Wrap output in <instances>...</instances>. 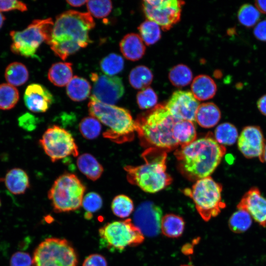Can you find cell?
<instances>
[{"label":"cell","instance_id":"1","mask_svg":"<svg viewBox=\"0 0 266 266\" xmlns=\"http://www.w3.org/2000/svg\"><path fill=\"white\" fill-rule=\"evenodd\" d=\"M95 25L89 12L66 11L56 17L47 44L56 56L65 60L88 45L89 32Z\"/></svg>","mask_w":266,"mask_h":266},{"label":"cell","instance_id":"2","mask_svg":"<svg viewBox=\"0 0 266 266\" xmlns=\"http://www.w3.org/2000/svg\"><path fill=\"white\" fill-rule=\"evenodd\" d=\"M226 152L209 133L203 137L182 145L174 152L180 172L192 181L210 176Z\"/></svg>","mask_w":266,"mask_h":266},{"label":"cell","instance_id":"3","mask_svg":"<svg viewBox=\"0 0 266 266\" xmlns=\"http://www.w3.org/2000/svg\"><path fill=\"white\" fill-rule=\"evenodd\" d=\"M142 156L144 164L124 167L129 183L149 193H157L171 183L172 178L166 171V151L150 147L143 152Z\"/></svg>","mask_w":266,"mask_h":266},{"label":"cell","instance_id":"4","mask_svg":"<svg viewBox=\"0 0 266 266\" xmlns=\"http://www.w3.org/2000/svg\"><path fill=\"white\" fill-rule=\"evenodd\" d=\"M178 121L170 114L165 105L158 104L145 116L136 120V132L152 147L167 152L179 145L173 133Z\"/></svg>","mask_w":266,"mask_h":266},{"label":"cell","instance_id":"5","mask_svg":"<svg viewBox=\"0 0 266 266\" xmlns=\"http://www.w3.org/2000/svg\"><path fill=\"white\" fill-rule=\"evenodd\" d=\"M88 107L90 116L108 128L103 133L105 138L117 143L133 139L137 126L128 110L100 102L91 97Z\"/></svg>","mask_w":266,"mask_h":266},{"label":"cell","instance_id":"6","mask_svg":"<svg viewBox=\"0 0 266 266\" xmlns=\"http://www.w3.org/2000/svg\"><path fill=\"white\" fill-rule=\"evenodd\" d=\"M86 187L74 174L65 172L54 182L48 193L56 213L75 211L82 206Z\"/></svg>","mask_w":266,"mask_h":266},{"label":"cell","instance_id":"7","mask_svg":"<svg viewBox=\"0 0 266 266\" xmlns=\"http://www.w3.org/2000/svg\"><path fill=\"white\" fill-rule=\"evenodd\" d=\"M222 185L208 176L198 180L191 189L183 192L193 200L198 212L207 222L218 216L226 206L222 201Z\"/></svg>","mask_w":266,"mask_h":266},{"label":"cell","instance_id":"8","mask_svg":"<svg viewBox=\"0 0 266 266\" xmlns=\"http://www.w3.org/2000/svg\"><path fill=\"white\" fill-rule=\"evenodd\" d=\"M54 23L51 18L36 19L24 30L11 31V51L14 54L25 57L33 58L40 45L47 43L51 34Z\"/></svg>","mask_w":266,"mask_h":266},{"label":"cell","instance_id":"9","mask_svg":"<svg viewBox=\"0 0 266 266\" xmlns=\"http://www.w3.org/2000/svg\"><path fill=\"white\" fill-rule=\"evenodd\" d=\"M100 244L111 251H122L142 243L144 235L131 219L107 223L99 230Z\"/></svg>","mask_w":266,"mask_h":266},{"label":"cell","instance_id":"10","mask_svg":"<svg viewBox=\"0 0 266 266\" xmlns=\"http://www.w3.org/2000/svg\"><path fill=\"white\" fill-rule=\"evenodd\" d=\"M34 266H77L78 256L72 244L66 239L46 238L36 248Z\"/></svg>","mask_w":266,"mask_h":266},{"label":"cell","instance_id":"11","mask_svg":"<svg viewBox=\"0 0 266 266\" xmlns=\"http://www.w3.org/2000/svg\"><path fill=\"white\" fill-rule=\"evenodd\" d=\"M39 143L53 162L78 155V147L72 134L65 129L53 125L44 132Z\"/></svg>","mask_w":266,"mask_h":266},{"label":"cell","instance_id":"12","mask_svg":"<svg viewBox=\"0 0 266 266\" xmlns=\"http://www.w3.org/2000/svg\"><path fill=\"white\" fill-rule=\"evenodd\" d=\"M184 3L177 0H144L142 5L147 19L167 31L179 22Z\"/></svg>","mask_w":266,"mask_h":266},{"label":"cell","instance_id":"13","mask_svg":"<svg viewBox=\"0 0 266 266\" xmlns=\"http://www.w3.org/2000/svg\"><path fill=\"white\" fill-rule=\"evenodd\" d=\"M90 78L93 82L91 97L97 100L114 105L124 95V86L120 77L93 72Z\"/></svg>","mask_w":266,"mask_h":266},{"label":"cell","instance_id":"14","mask_svg":"<svg viewBox=\"0 0 266 266\" xmlns=\"http://www.w3.org/2000/svg\"><path fill=\"white\" fill-rule=\"evenodd\" d=\"M162 214L159 206L152 201H145L136 208L133 222L144 235L155 236L161 232Z\"/></svg>","mask_w":266,"mask_h":266},{"label":"cell","instance_id":"15","mask_svg":"<svg viewBox=\"0 0 266 266\" xmlns=\"http://www.w3.org/2000/svg\"><path fill=\"white\" fill-rule=\"evenodd\" d=\"M200 103L189 91L178 90L172 94L165 106L170 114L178 120L196 121Z\"/></svg>","mask_w":266,"mask_h":266},{"label":"cell","instance_id":"16","mask_svg":"<svg viewBox=\"0 0 266 266\" xmlns=\"http://www.w3.org/2000/svg\"><path fill=\"white\" fill-rule=\"evenodd\" d=\"M265 145L262 131L259 126L244 127L238 137L239 151L246 158H261Z\"/></svg>","mask_w":266,"mask_h":266},{"label":"cell","instance_id":"17","mask_svg":"<svg viewBox=\"0 0 266 266\" xmlns=\"http://www.w3.org/2000/svg\"><path fill=\"white\" fill-rule=\"evenodd\" d=\"M237 208L247 211L260 226L266 228V199L258 188L249 190L242 197Z\"/></svg>","mask_w":266,"mask_h":266},{"label":"cell","instance_id":"18","mask_svg":"<svg viewBox=\"0 0 266 266\" xmlns=\"http://www.w3.org/2000/svg\"><path fill=\"white\" fill-rule=\"evenodd\" d=\"M51 92L42 85L33 83L28 85L24 94L26 106L35 113L46 112L53 102Z\"/></svg>","mask_w":266,"mask_h":266},{"label":"cell","instance_id":"19","mask_svg":"<svg viewBox=\"0 0 266 266\" xmlns=\"http://www.w3.org/2000/svg\"><path fill=\"white\" fill-rule=\"evenodd\" d=\"M120 49L128 60L135 61L144 55L145 45L140 35L135 33L125 35L120 42Z\"/></svg>","mask_w":266,"mask_h":266},{"label":"cell","instance_id":"20","mask_svg":"<svg viewBox=\"0 0 266 266\" xmlns=\"http://www.w3.org/2000/svg\"><path fill=\"white\" fill-rule=\"evenodd\" d=\"M191 93L199 100L212 98L217 92V85L209 76L201 74L197 76L191 84Z\"/></svg>","mask_w":266,"mask_h":266},{"label":"cell","instance_id":"21","mask_svg":"<svg viewBox=\"0 0 266 266\" xmlns=\"http://www.w3.org/2000/svg\"><path fill=\"white\" fill-rule=\"evenodd\" d=\"M221 111L213 102L203 103L199 106L196 114V121L205 128L215 126L221 118Z\"/></svg>","mask_w":266,"mask_h":266},{"label":"cell","instance_id":"22","mask_svg":"<svg viewBox=\"0 0 266 266\" xmlns=\"http://www.w3.org/2000/svg\"><path fill=\"white\" fill-rule=\"evenodd\" d=\"M4 182L7 189L15 195L24 193L30 185L27 173L19 168L10 170L5 175Z\"/></svg>","mask_w":266,"mask_h":266},{"label":"cell","instance_id":"23","mask_svg":"<svg viewBox=\"0 0 266 266\" xmlns=\"http://www.w3.org/2000/svg\"><path fill=\"white\" fill-rule=\"evenodd\" d=\"M77 166L79 170L92 181L100 178L103 171L102 165L89 153H84L78 157Z\"/></svg>","mask_w":266,"mask_h":266},{"label":"cell","instance_id":"24","mask_svg":"<svg viewBox=\"0 0 266 266\" xmlns=\"http://www.w3.org/2000/svg\"><path fill=\"white\" fill-rule=\"evenodd\" d=\"M72 64L68 62L54 64L50 68L48 78L50 81L58 87L67 85L72 78Z\"/></svg>","mask_w":266,"mask_h":266},{"label":"cell","instance_id":"25","mask_svg":"<svg viewBox=\"0 0 266 266\" xmlns=\"http://www.w3.org/2000/svg\"><path fill=\"white\" fill-rule=\"evenodd\" d=\"M185 221L181 216L173 213H168L162 217L161 232L170 238L180 236L185 228Z\"/></svg>","mask_w":266,"mask_h":266},{"label":"cell","instance_id":"26","mask_svg":"<svg viewBox=\"0 0 266 266\" xmlns=\"http://www.w3.org/2000/svg\"><path fill=\"white\" fill-rule=\"evenodd\" d=\"M91 89V85L86 79L74 76L67 84L66 92L71 100L81 101L89 97Z\"/></svg>","mask_w":266,"mask_h":266},{"label":"cell","instance_id":"27","mask_svg":"<svg viewBox=\"0 0 266 266\" xmlns=\"http://www.w3.org/2000/svg\"><path fill=\"white\" fill-rule=\"evenodd\" d=\"M173 135L179 145L189 144L196 140L197 132L193 122L180 120L174 125Z\"/></svg>","mask_w":266,"mask_h":266},{"label":"cell","instance_id":"28","mask_svg":"<svg viewBox=\"0 0 266 266\" xmlns=\"http://www.w3.org/2000/svg\"><path fill=\"white\" fill-rule=\"evenodd\" d=\"M29 71L22 63L14 62L6 67L4 77L7 83L13 86H20L27 82L29 78Z\"/></svg>","mask_w":266,"mask_h":266},{"label":"cell","instance_id":"29","mask_svg":"<svg viewBox=\"0 0 266 266\" xmlns=\"http://www.w3.org/2000/svg\"><path fill=\"white\" fill-rule=\"evenodd\" d=\"M153 75L151 70L145 66H138L131 71L129 80L131 86L136 89H143L151 84Z\"/></svg>","mask_w":266,"mask_h":266},{"label":"cell","instance_id":"30","mask_svg":"<svg viewBox=\"0 0 266 266\" xmlns=\"http://www.w3.org/2000/svg\"><path fill=\"white\" fill-rule=\"evenodd\" d=\"M252 220L247 211L237 209L230 216L228 220V226L233 233H242L250 229L252 224Z\"/></svg>","mask_w":266,"mask_h":266},{"label":"cell","instance_id":"31","mask_svg":"<svg viewBox=\"0 0 266 266\" xmlns=\"http://www.w3.org/2000/svg\"><path fill=\"white\" fill-rule=\"evenodd\" d=\"M238 137L237 129L233 124L226 122L217 127L214 132V138L222 145H233Z\"/></svg>","mask_w":266,"mask_h":266},{"label":"cell","instance_id":"32","mask_svg":"<svg viewBox=\"0 0 266 266\" xmlns=\"http://www.w3.org/2000/svg\"><path fill=\"white\" fill-rule=\"evenodd\" d=\"M168 78L171 84L177 87H183L189 84L193 79L191 69L184 64H178L169 71Z\"/></svg>","mask_w":266,"mask_h":266},{"label":"cell","instance_id":"33","mask_svg":"<svg viewBox=\"0 0 266 266\" xmlns=\"http://www.w3.org/2000/svg\"><path fill=\"white\" fill-rule=\"evenodd\" d=\"M139 35L143 41L147 45L156 43L161 38L160 26L155 22L146 20L138 27Z\"/></svg>","mask_w":266,"mask_h":266},{"label":"cell","instance_id":"34","mask_svg":"<svg viewBox=\"0 0 266 266\" xmlns=\"http://www.w3.org/2000/svg\"><path fill=\"white\" fill-rule=\"evenodd\" d=\"M19 100L17 89L8 83L0 84V109L9 110L13 108Z\"/></svg>","mask_w":266,"mask_h":266},{"label":"cell","instance_id":"35","mask_svg":"<svg viewBox=\"0 0 266 266\" xmlns=\"http://www.w3.org/2000/svg\"><path fill=\"white\" fill-rule=\"evenodd\" d=\"M111 207L113 214L121 218L129 217L134 209L133 200L125 195H119L114 197Z\"/></svg>","mask_w":266,"mask_h":266},{"label":"cell","instance_id":"36","mask_svg":"<svg viewBox=\"0 0 266 266\" xmlns=\"http://www.w3.org/2000/svg\"><path fill=\"white\" fill-rule=\"evenodd\" d=\"M124 66L123 58L115 53L108 55L100 62L101 70L105 75L109 76H114L118 74L123 70Z\"/></svg>","mask_w":266,"mask_h":266},{"label":"cell","instance_id":"37","mask_svg":"<svg viewBox=\"0 0 266 266\" xmlns=\"http://www.w3.org/2000/svg\"><path fill=\"white\" fill-rule=\"evenodd\" d=\"M239 22L247 28L256 25L260 18L258 10L251 4L245 3L239 8L237 13Z\"/></svg>","mask_w":266,"mask_h":266},{"label":"cell","instance_id":"38","mask_svg":"<svg viewBox=\"0 0 266 266\" xmlns=\"http://www.w3.org/2000/svg\"><path fill=\"white\" fill-rule=\"evenodd\" d=\"M79 129L81 134L84 138L93 139L100 135L101 126L97 119L90 116L81 120L79 125Z\"/></svg>","mask_w":266,"mask_h":266},{"label":"cell","instance_id":"39","mask_svg":"<svg viewBox=\"0 0 266 266\" xmlns=\"http://www.w3.org/2000/svg\"><path fill=\"white\" fill-rule=\"evenodd\" d=\"M87 7L91 15L98 18H102L109 14L112 9V4L110 0H88Z\"/></svg>","mask_w":266,"mask_h":266},{"label":"cell","instance_id":"40","mask_svg":"<svg viewBox=\"0 0 266 266\" xmlns=\"http://www.w3.org/2000/svg\"><path fill=\"white\" fill-rule=\"evenodd\" d=\"M136 101L140 109H149L156 106L158 101V97L154 90L148 87L137 93Z\"/></svg>","mask_w":266,"mask_h":266},{"label":"cell","instance_id":"41","mask_svg":"<svg viewBox=\"0 0 266 266\" xmlns=\"http://www.w3.org/2000/svg\"><path fill=\"white\" fill-rule=\"evenodd\" d=\"M102 205L100 196L95 192H90L84 196L82 206L86 213L92 214L100 210Z\"/></svg>","mask_w":266,"mask_h":266},{"label":"cell","instance_id":"42","mask_svg":"<svg viewBox=\"0 0 266 266\" xmlns=\"http://www.w3.org/2000/svg\"><path fill=\"white\" fill-rule=\"evenodd\" d=\"M33 259L30 255L24 252H16L11 256L10 266H32Z\"/></svg>","mask_w":266,"mask_h":266},{"label":"cell","instance_id":"43","mask_svg":"<svg viewBox=\"0 0 266 266\" xmlns=\"http://www.w3.org/2000/svg\"><path fill=\"white\" fill-rule=\"evenodd\" d=\"M27 5L21 1L15 0H0V12L18 10L22 12L27 11Z\"/></svg>","mask_w":266,"mask_h":266},{"label":"cell","instance_id":"44","mask_svg":"<svg viewBox=\"0 0 266 266\" xmlns=\"http://www.w3.org/2000/svg\"><path fill=\"white\" fill-rule=\"evenodd\" d=\"M82 266H107V262L102 255L93 254L86 258Z\"/></svg>","mask_w":266,"mask_h":266},{"label":"cell","instance_id":"45","mask_svg":"<svg viewBox=\"0 0 266 266\" xmlns=\"http://www.w3.org/2000/svg\"><path fill=\"white\" fill-rule=\"evenodd\" d=\"M19 121L22 127L29 131L34 129L36 127L35 118L29 113L24 114L21 116L19 119Z\"/></svg>","mask_w":266,"mask_h":266},{"label":"cell","instance_id":"46","mask_svg":"<svg viewBox=\"0 0 266 266\" xmlns=\"http://www.w3.org/2000/svg\"><path fill=\"white\" fill-rule=\"evenodd\" d=\"M253 33L257 39L266 42V20L257 23L254 28Z\"/></svg>","mask_w":266,"mask_h":266},{"label":"cell","instance_id":"47","mask_svg":"<svg viewBox=\"0 0 266 266\" xmlns=\"http://www.w3.org/2000/svg\"><path fill=\"white\" fill-rule=\"evenodd\" d=\"M257 104L259 110L262 114L266 116V94L259 99Z\"/></svg>","mask_w":266,"mask_h":266},{"label":"cell","instance_id":"48","mask_svg":"<svg viewBox=\"0 0 266 266\" xmlns=\"http://www.w3.org/2000/svg\"><path fill=\"white\" fill-rule=\"evenodd\" d=\"M255 5L259 12L266 14V0H256Z\"/></svg>","mask_w":266,"mask_h":266},{"label":"cell","instance_id":"49","mask_svg":"<svg viewBox=\"0 0 266 266\" xmlns=\"http://www.w3.org/2000/svg\"><path fill=\"white\" fill-rule=\"evenodd\" d=\"M88 0H66V2L73 7H79L87 3Z\"/></svg>","mask_w":266,"mask_h":266},{"label":"cell","instance_id":"50","mask_svg":"<svg viewBox=\"0 0 266 266\" xmlns=\"http://www.w3.org/2000/svg\"><path fill=\"white\" fill-rule=\"evenodd\" d=\"M259 159L262 162H266V143H265L262 155Z\"/></svg>","mask_w":266,"mask_h":266},{"label":"cell","instance_id":"51","mask_svg":"<svg viewBox=\"0 0 266 266\" xmlns=\"http://www.w3.org/2000/svg\"><path fill=\"white\" fill-rule=\"evenodd\" d=\"M5 20L4 16L0 12V29L2 28Z\"/></svg>","mask_w":266,"mask_h":266},{"label":"cell","instance_id":"52","mask_svg":"<svg viewBox=\"0 0 266 266\" xmlns=\"http://www.w3.org/2000/svg\"><path fill=\"white\" fill-rule=\"evenodd\" d=\"M180 266H193L190 265H181Z\"/></svg>","mask_w":266,"mask_h":266},{"label":"cell","instance_id":"53","mask_svg":"<svg viewBox=\"0 0 266 266\" xmlns=\"http://www.w3.org/2000/svg\"><path fill=\"white\" fill-rule=\"evenodd\" d=\"M1 205V202H0V206Z\"/></svg>","mask_w":266,"mask_h":266}]
</instances>
